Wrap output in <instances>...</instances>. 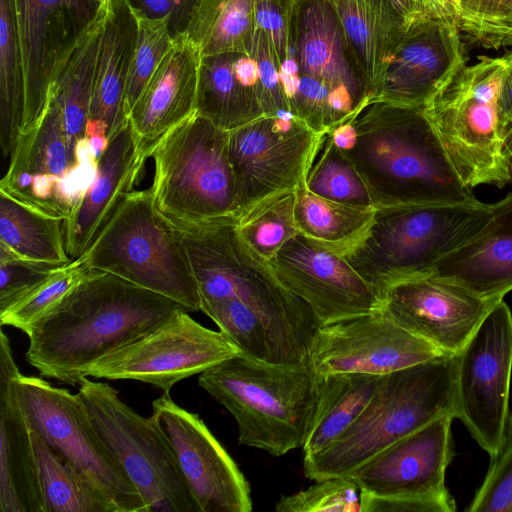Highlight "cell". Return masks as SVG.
I'll use <instances>...</instances> for the list:
<instances>
[{
  "label": "cell",
  "instance_id": "cell-25",
  "mask_svg": "<svg viewBox=\"0 0 512 512\" xmlns=\"http://www.w3.org/2000/svg\"><path fill=\"white\" fill-rule=\"evenodd\" d=\"M9 339L0 337V512H44L31 429L14 379L19 373Z\"/></svg>",
  "mask_w": 512,
  "mask_h": 512
},
{
  "label": "cell",
  "instance_id": "cell-13",
  "mask_svg": "<svg viewBox=\"0 0 512 512\" xmlns=\"http://www.w3.org/2000/svg\"><path fill=\"white\" fill-rule=\"evenodd\" d=\"M512 313L504 300L493 305L456 355V418L491 457L509 426Z\"/></svg>",
  "mask_w": 512,
  "mask_h": 512
},
{
  "label": "cell",
  "instance_id": "cell-15",
  "mask_svg": "<svg viewBox=\"0 0 512 512\" xmlns=\"http://www.w3.org/2000/svg\"><path fill=\"white\" fill-rule=\"evenodd\" d=\"M318 134L293 115H264L229 131L237 217L260 199L303 182Z\"/></svg>",
  "mask_w": 512,
  "mask_h": 512
},
{
  "label": "cell",
  "instance_id": "cell-10",
  "mask_svg": "<svg viewBox=\"0 0 512 512\" xmlns=\"http://www.w3.org/2000/svg\"><path fill=\"white\" fill-rule=\"evenodd\" d=\"M77 395L100 439L140 493L147 512H200L156 420L124 403L105 382L83 377Z\"/></svg>",
  "mask_w": 512,
  "mask_h": 512
},
{
  "label": "cell",
  "instance_id": "cell-30",
  "mask_svg": "<svg viewBox=\"0 0 512 512\" xmlns=\"http://www.w3.org/2000/svg\"><path fill=\"white\" fill-rule=\"evenodd\" d=\"M383 379L359 373L318 375L316 403L301 447L304 457L332 445L358 419Z\"/></svg>",
  "mask_w": 512,
  "mask_h": 512
},
{
  "label": "cell",
  "instance_id": "cell-49",
  "mask_svg": "<svg viewBox=\"0 0 512 512\" xmlns=\"http://www.w3.org/2000/svg\"><path fill=\"white\" fill-rule=\"evenodd\" d=\"M455 501L379 497L361 492V512H453Z\"/></svg>",
  "mask_w": 512,
  "mask_h": 512
},
{
  "label": "cell",
  "instance_id": "cell-31",
  "mask_svg": "<svg viewBox=\"0 0 512 512\" xmlns=\"http://www.w3.org/2000/svg\"><path fill=\"white\" fill-rule=\"evenodd\" d=\"M239 53L202 56L196 112L231 131L265 115L257 90L237 75Z\"/></svg>",
  "mask_w": 512,
  "mask_h": 512
},
{
  "label": "cell",
  "instance_id": "cell-52",
  "mask_svg": "<svg viewBox=\"0 0 512 512\" xmlns=\"http://www.w3.org/2000/svg\"><path fill=\"white\" fill-rule=\"evenodd\" d=\"M395 9L406 19L410 20L425 14L414 0H390Z\"/></svg>",
  "mask_w": 512,
  "mask_h": 512
},
{
  "label": "cell",
  "instance_id": "cell-43",
  "mask_svg": "<svg viewBox=\"0 0 512 512\" xmlns=\"http://www.w3.org/2000/svg\"><path fill=\"white\" fill-rule=\"evenodd\" d=\"M467 36L485 48L512 46V0H459Z\"/></svg>",
  "mask_w": 512,
  "mask_h": 512
},
{
  "label": "cell",
  "instance_id": "cell-11",
  "mask_svg": "<svg viewBox=\"0 0 512 512\" xmlns=\"http://www.w3.org/2000/svg\"><path fill=\"white\" fill-rule=\"evenodd\" d=\"M14 383L30 429L81 474L115 512H147L140 493L100 439L77 394L20 372Z\"/></svg>",
  "mask_w": 512,
  "mask_h": 512
},
{
  "label": "cell",
  "instance_id": "cell-12",
  "mask_svg": "<svg viewBox=\"0 0 512 512\" xmlns=\"http://www.w3.org/2000/svg\"><path fill=\"white\" fill-rule=\"evenodd\" d=\"M98 159L87 137L72 148L61 112L49 99L41 119L21 133L0 191L54 217L67 219L97 176Z\"/></svg>",
  "mask_w": 512,
  "mask_h": 512
},
{
  "label": "cell",
  "instance_id": "cell-17",
  "mask_svg": "<svg viewBox=\"0 0 512 512\" xmlns=\"http://www.w3.org/2000/svg\"><path fill=\"white\" fill-rule=\"evenodd\" d=\"M152 408L200 512L251 511L248 482L200 416L177 405L169 393Z\"/></svg>",
  "mask_w": 512,
  "mask_h": 512
},
{
  "label": "cell",
  "instance_id": "cell-51",
  "mask_svg": "<svg viewBox=\"0 0 512 512\" xmlns=\"http://www.w3.org/2000/svg\"><path fill=\"white\" fill-rule=\"evenodd\" d=\"M499 113L501 136L504 141L512 127V62L502 82Z\"/></svg>",
  "mask_w": 512,
  "mask_h": 512
},
{
  "label": "cell",
  "instance_id": "cell-44",
  "mask_svg": "<svg viewBox=\"0 0 512 512\" xmlns=\"http://www.w3.org/2000/svg\"><path fill=\"white\" fill-rule=\"evenodd\" d=\"M468 512H512V416L506 435Z\"/></svg>",
  "mask_w": 512,
  "mask_h": 512
},
{
  "label": "cell",
  "instance_id": "cell-36",
  "mask_svg": "<svg viewBox=\"0 0 512 512\" xmlns=\"http://www.w3.org/2000/svg\"><path fill=\"white\" fill-rule=\"evenodd\" d=\"M25 82L15 0H0V147L10 156L21 133Z\"/></svg>",
  "mask_w": 512,
  "mask_h": 512
},
{
  "label": "cell",
  "instance_id": "cell-27",
  "mask_svg": "<svg viewBox=\"0 0 512 512\" xmlns=\"http://www.w3.org/2000/svg\"><path fill=\"white\" fill-rule=\"evenodd\" d=\"M491 207L493 215L487 225L436 262L428 274L499 301L512 290V193Z\"/></svg>",
  "mask_w": 512,
  "mask_h": 512
},
{
  "label": "cell",
  "instance_id": "cell-26",
  "mask_svg": "<svg viewBox=\"0 0 512 512\" xmlns=\"http://www.w3.org/2000/svg\"><path fill=\"white\" fill-rule=\"evenodd\" d=\"M129 121L109 138L98 160L95 181L64 222L66 250L79 258L111 218L124 197L134 190L144 168Z\"/></svg>",
  "mask_w": 512,
  "mask_h": 512
},
{
  "label": "cell",
  "instance_id": "cell-20",
  "mask_svg": "<svg viewBox=\"0 0 512 512\" xmlns=\"http://www.w3.org/2000/svg\"><path fill=\"white\" fill-rule=\"evenodd\" d=\"M289 48L295 74L324 84L347 120L372 99L367 78L328 0H294Z\"/></svg>",
  "mask_w": 512,
  "mask_h": 512
},
{
  "label": "cell",
  "instance_id": "cell-3",
  "mask_svg": "<svg viewBox=\"0 0 512 512\" xmlns=\"http://www.w3.org/2000/svg\"><path fill=\"white\" fill-rule=\"evenodd\" d=\"M168 222L186 252L201 305L223 299L242 303L267 325L282 364L307 363L310 342L322 324L310 306L286 289L268 262L244 242L237 217L199 224Z\"/></svg>",
  "mask_w": 512,
  "mask_h": 512
},
{
  "label": "cell",
  "instance_id": "cell-42",
  "mask_svg": "<svg viewBox=\"0 0 512 512\" xmlns=\"http://www.w3.org/2000/svg\"><path fill=\"white\" fill-rule=\"evenodd\" d=\"M275 509L277 512H361V490L350 475L329 477L281 497Z\"/></svg>",
  "mask_w": 512,
  "mask_h": 512
},
{
  "label": "cell",
  "instance_id": "cell-28",
  "mask_svg": "<svg viewBox=\"0 0 512 512\" xmlns=\"http://www.w3.org/2000/svg\"><path fill=\"white\" fill-rule=\"evenodd\" d=\"M136 37L137 22L128 1L105 0L88 118L105 121L109 138L129 121L125 93Z\"/></svg>",
  "mask_w": 512,
  "mask_h": 512
},
{
  "label": "cell",
  "instance_id": "cell-46",
  "mask_svg": "<svg viewBox=\"0 0 512 512\" xmlns=\"http://www.w3.org/2000/svg\"><path fill=\"white\" fill-rule=\"evenodd\" d=\"M249 56L257 64L259 95L265 115H292L280 78L281 67L267 37L258 28Z\"/></svg>",
  "mask_w": 512,
  "mask_h": 512
},
{
  "label": "cell",
  "instance_id": "cell-41",
  "mask_svg": "<svg viewBox=\"0 0 512 512\" xmlns=\"http://www.w3.org/2000/svg\"><path fill=\"white\" fill-rule=\"evenodd\" d=\"M133 13L137 22V37L125 93L127 118L173 41L168 18L151 19Z\"/></svg>",
  "mask_w": 512,
  "mask_h": 512
},
{
  "label": "cell",
  "instance_id": "cell-21",
  "mask_svg": "<svg viewBox=\"0 0 512 512\" xmlns=\"http://www.w3.org/2000/svg\"><path fill=\"white\" fill-rule=\"evenodd\" d=\"M465 66L458 28L419 15L409 20L372 99L424 107Z\"/></svg>",
  "mask_w": 512,
  "mask_h": 512
},
{
  "label": "cell",
  "instance_id": "cell-37",
  "mask_svg": "<svg viewBox=\"0 0 512 512\" xmlns=\"http://www.w3.org/2000/svg\"><path fill=\"white\" fill-rule=\"evenodd\" d=\"M303 183L322 197L347 205L373 207L368 190L346 155L335 145L329 131L318 134Z\"/></svg>",
  "mask_w": 512,
  "mask_h": 512
},
{
  "label": "cell",
  "instance_id": "cell-32",
  "mask_svg": "<svg viewBox=\"0 0 512 512\" xmlns=\"http://www.w3.org/2000/svg\"><path fill=\"white\" fill-rule=\"evenodd\" d=\"M65 219L36 210L0 191V244L36 262L64 266L67 253Z\"/></svg>",
  "mask_w": 512,
  "mask_h": 512
},
{
  "label": "cell",
  "instance_id": "cell-47",
  "mask_svg": "<svg viewBox=\"0 0 512 512\" xmlns=\"http://www.w3.org/2000/svg\"><path fill=\"white\" fill-rule=\"evenodd\" d=\"M294 0H254L257 28L267 37L282 68L290 58L289 36Z\"/></svg>",
  "mask_w": 512,
  "mask_h": 512
},
{
  "label": "cell",
  "instance_id": "cell-8",
  "mask_svg": "<svg viewBox=\"0 0 512 512\" xmlns=\"http://www.w3.org/2000/svg\"><path fill=\"white\" fill-rule=\"evenodd\" d=\"M112 273L200 311L198 286L181 240L156 209L150 189L132 190L80 256Z\"/></svg>",
  "mask_w": 512,
  "mask_h": 512
},
{
  "label": "cell",
  "instance_id": "cell-33",
  "mask_svg": "<svg viewBox=\"0 0 512 512\" xmlns=\"http://www.w3.org/2000/svg\"><path fill=\"white\" fill-rule=\"evenodd\" d=\"M295 221L300 233L344 255L367 230L375 208L347 205L310 192L302 182L295 189Z\"/></svg>",
  "mask_w": 512,
  "mask_h": 512
},
{
  "label": "cell",
  "instance_id": "cell-7",
  "mask_svg": "<svg viewBox=\"0 0 512 512\" xmlns=\"http://www.w3.org/2000/svg\"><path fill=\"white\" fill-rule=\"evenodd\" d=\"M512 52L463 67L425 106L444 150L465 185L511 181L503 153L499 102Z\"/></svg>",
  "mask_w": 512,
  "mask_h": 512
},
{
  "label": "cell",
  "instance_id": "cell-19",
  "mask_svg": "<svg viewBox=\"0 0 512 512\" xmlns=\"http://www.w3.org/2000/svg\"><path fill=\"white\" fill-rule=\"evenodd\" d=\"M497 302L427 274L391 285L380 311L442 354L456 356Z\"/></svg>",
  "mask_w": 512,
  "mask_h": 512
},
{
  "label": "cell",
  "instance_id": "cell-40",
  "mask_svg": "<svg viewBox=\"0 0 512 512\" xmlns=\"http://www.w3.org/2000/svg\"><path fill=\"white\" fill-rule=\"evenodd\" d=\"M200 311L214 321L241 354L265 363L282 364L277 344L267 325L242 303L223 299L201 305Z\"/></svg>",
  "mask_w": 512,
  "mask_h": 512
},
{
  "label": "cell",
  "instance_id": "cell-58",
  "mask_svg": "<svg viewBox=\"0 0 512 512\" xmlns=\"http://www.w3.org/2000/svg\"><path fill=\"white\" fill-rule=\"evenodd\" d=\"M98 1H99L100 3H104V2H105V0H98Z\"/></svg>",
  "mask_w": 512,
  "mask_h": 512
},
{
  "label": "cell",
  "instance_id": "cell-23",
  "mask_svg": "<svg viewBox=\"0 0 512 512\" xmlns=\"http://www.w3.org/2000/svg\"><path fill=\"white\" fill-rule=\"evenodd\" d=\"M201 53L183 33L175 37L128 120L142 163L159 141L196 112Z\"/></svg>",
  "mask_w": 512,
  "mask_h": 512
},
{
  "label": "cell",
  "instance_id": "cell-1",
  "mask_svg": "<svg viewBox=\"0 0 512 512\" xmlns=\"http://www.w3.org/2000/svg\"><path fill=\"white\" fill-rule=\"evenodd\" d=\"M180 309L176 301L92 269L29 333L26 360L42 377L78 386L99 359Z\"/></svg>",
  "mask_w": 512,
  "mask_h": 512
},
{
  "label": "cell",
  "instance_id": "cell-53",
  "mask_svg": "<svg viewBox=\"0 0 512 512\" xmlns=\"http://www.w3.org/2000/svg\"><path fill=\"white\" fill-rule=\"evenodd\" d=\"M108 133L109 126L105 121L88 118L85 126V137L93 138L99 136H108Z\"/></svg>",
  "mask_w": 512,
  "mask_h": 512
},
{
  "label": "cell",
  "instance_id": "cell-16",
  "mask_svg": "<svg viewBox=\"0 0 512 512\" xmlns=\"http://www.w3.org/2000/svg\"><path fill=\"white\" fill-rule=\"evenodd\" d=\"M442 354L380 310L321 325L307 363L320 376L359 373L385 376Z\"/></svg>",
  "mask_w": 512,
  "mask_h": 512
},
{
  "label": "cell",
  "instance_id": "cell-2",
  "mask_svg": "<svg viewBox=\"0 0 512 512\" xmlns=\"http://www.w3.org/2000/svg\"><path fill=\"white\" fill-rule=\"evenodd\" d=\"M342 151L374 208L420 203H476L451 164L424 107L372 99L352 118Z\"/></svg>",
  "mask_w": 512,
  "mask_h": 512
},
{
  "label": "cell",
  "instance_id": "cell-5",
  "mask_svg": "<svg viewBox=\"0 0 512 512\" xmlns=\"http://www.w3.org/2000/svg\"><path fill=\"white\" fill-rule=\"evenodd\" d=\"M317 378L308 363L271 364L239 354L201 373L198 383L234 417L239 444L278 457L304 443Z\"/></svg>",
  "mask_w": 512,
  "mask_h": 512
},
{
  "label": "cell",
  "instance_id": "cell-29",
  "mask_svg": "<svg viewBox=\"0 0 512 512\" xmlns=\"http://www.w3.org/2000/svg\"><path fill=\"white\" fill-rule=\"evenodd\" d=\"M328 1L341 20L373 98L409 20L395 9L390 0Z\"/></svg>",
  "mask_w": 512,
  "mask_h": 512
},
{
  "label": "cell",
  "instance_id": "cell-55",
  "mask_svg": "<svg viewBox=\"0 0 512 512\" xmlns=\"http://www.w3.org/2000/svg\"><path fill=\"white\" fill-rule=\"evenodd\" d=\"M422 9V11L430 16L439 17L448 20L438 5L436 4L435 0H414ZM449 21V20H448Z\"/></svg>",
  "mask_w": 512,
  "mask_h": 512
},
{
  "label": "cell",
  "instance_id": "cell-6",
  "mask_svg": "<svg viewBox=\"0 0 512 512\" xmlns=\"http://www.w3.org/2000/svg\"><path fill=\"white\" fill-rule=\"evenodd\" d=\"M491 204L420 203L375 208L359 241L343 256L379 294L427 275L441 258L474 238L490 221Z\"/></svg>",
  "mask_w": 512,
  "mask_h": 512
},
{
  "label": "cell",
  "instance_id": "cell-35",
  "mask_svg": "<svg viewBox=\"0 0 512 512\" xmlns=\"http://www.w3.org/2000/svg\"><path fill=\"white\" fill-rule=\"evenodd\" d=\"M44 512H115L109 502L31 430Z\"/></svg>",
  "mask_w": 512,
  "mask_h": 512
},
{
  "label": "cell",
  "instance_id": "cell-9",
  "mask_svg": "<svg viewBox=\"0 0 512 512\" xmlns=\"http://www.w3.org/2000/svg\"><path fill=\"white\" fill-rule=\"evenodd\" d=\"M228 139L229 131L195 112L159 141L149 189L164 218L199 224L237 217Z\"/></svg>",
  "mask_w": 512,
  "mask_h": 512
},
{
  "label": "cell",
  "instance_id": "cell-48",
  "mask_svg": "<svg viewBox=\"0 0 512 512\" xmlns=\"http://www.w3.org/2000/svg\"><path fill=\"white\" fill-rule=\"evenodd\" d=\"M132 10L147 18L169 19L172 38L183 34L193 15L198 0H127Z\"/></svg>",
  "mask_w": 512,
  "mask_h": 512
},
{
  "label": "cell",
  "instance_id": "cell-56",
  "mask_svg": "<svg viewBox=\"0 0 512 512\" xmlns=\"http://www.w3.org/2000/svg\"><path fill=\"white\" fill-rule=\"evenodd\" d=\"M503 153L510 166L512 162V127L503 141Z\"/></svg>",
  "mask_w": 512,
  "mask_h": 512
},
{
  "label": "cell",
  "instance_id": "cell-38",
  "mask_svg": "<svg viewBox=\"0 0 512 512\" xmlns=\"http://www.w3.org/2000/svg\"><path fill=\"white\" fill-rule=\"evenodd\" d=\"M295 200V189L282 190L260 199L237 217L241 238L267 262L299 232Z\"/></svg>",
  "mask_w": 512,
  "mask_h": 512
},
{
  "label": "cell",
  "instance_id": "cell-45",
  "mask_svg": "<svg viewBox=\"0 0 512 512\" xmlns=\"http://www.w3.org/2000/svg\"><path fill=\"white\" fill-rule=\"evenodd\" d=\"M59 267L22 258L0 244V311Z\"/></svg>",
  "mask_w": 512,
  "mask_h": 512
},
{
  "label": "cell",
  "instance_id": "cell-50",
  "mask_svg": "<svg viewBox=\"0 0 512 512\" xmlns=\"http://www.w3.org/2000/svg\"><path fill=\"white\" fill-rule=\"evenodd\" d=\"M66 16L79 36L98 16L103 3L98 0H62Z\"/></svg>",
  "mask_w": 512,
  "mask_h": 512
},
{
  "label": "cell",
  "instance_id": "cell-24",
  "mask_svg": "<svg viewBox=\"0 0 512 512\" xmlns=\"http://www.w3.org/2000/svg\"><path fill=\"white\" fill-rule=\"evenodd\" d=\"M15 2L25 82L21 133H27L44 114L52 83L78 36L62 0Z\"/></svg>",
  "mask_w": 512,
  "mask_h": 512
},
{
  "label": "cell",
  "instance_id": "cell-54",
  "mask_svg": "<svg viewBox=\"0 0 512 512\" xmlns=\"http://www.w3.org/2000/svg\"><path fill=\"white\" fill-rule=\"evenodd\" d=\"M89 145L96 156V158L99 160V158L102 156V154L105 152L109 145V137L108 136H99V137H93L88 138Z\"/></svg>",
  "mask_w": 512,
  "mask_h": 512
},
{
  "label": "cell",
  "instance_id": "cell-4",
  "mask_svg": "<svg viewBox=\"0 0 512 512\" xmlns=\"http://www.w3.org/2000/svg\"><path fill=\"white\" fill-rule=\"evenodd\" d=\"M456 356L431 360L384 376L358 419L328 448L304 457V473L318 481L349 475L399 439L445 416L456 417Z\"/></svg>",
  "mask_w": 512,
  "mask_h": 512
},
{
  "label": "cell",
  "instance_id": "cell-57",
  "mask_svg": "<svg viewBox=\"0 0 512 512\" xmlns=\"http://www.w3.org/2000/svg\"><path fill=\"white\" fill-rule=\"evenodd\" d=\"M510 173H511V181H512V162L510 164Z\"/></svg>",
  "mask_w": 512,
  "mask_h": 512
},
{
  "label": "cell",
  "instance_id": "cell-22",
  "mask_svg": "<svg viewBox=\"0 0 512 512\" xmlns=\"http://www.w3.org/2000/svg\"><path fill=\"white\" fill-rule=\"evenodd\" d=\"M452 417L438 418L384 448L349 475L379 497L454 501L445 486L452 459Z\"/></svg>",
  "mask_w": 512,
  "mask_h": 512
},
{
  "label": "cell",
  "instance_id": "cell-18",
  "mask_svg": "<svg viewBox=\"0 0 512 512\" xmlns=\"http://www.w3.org/2000/svg\"><path fill=\"white\" fill-rule=\"evenodd\" d=\"M268 264L290 292L305 301L322 325L381 309V298L346 261L298 232Z\"/></svg>",
  "mask_w": 512,
  "mask_h": 512
},
{
  "label": "cell",
  "instance_id": "cell-39",
  "mask_svg": "<svg viewBox=\"0 0 512 512\" xmlns=\"http://www.w3.org/2000/svg\"><path fill=\"white\" fill-rule=\"evenodd\" d=\"M91 270L83 257L57 268L0 311L1 325L13 326L29 335L34 325L72 292Z\"/></svg>",
  "mask_w": 512,
  "mask_h": 512
},
{
  "label": "cell",
  "instance_id": "cell-14",
  "mask_svg": "<svg viewBox=\"0 0 512 512\" xmlns=\"http://www.w3.org/2000/svg\"><path fill=\"white\" fill-rule=\"evenodd\" d=\"M180 309L139 337L95 362L87 376L137 380L169 393L179 381L241 354L224 333L195 321Z\"/></svg>",
  "mask_w": 512,
  "mask_h": 512
},
{
  "label": "cell",
  "instance_id": "cell-34",
  "mask_svg": "<svg viewBox=\"0 0 512 512\" xmlns=\"http://www.w3.org/2000/svg\"><path fill=\"white\" fill-rule=\"evenodd\" d=\"M256 30L254 0H198L184 33L201 56L249 55Z\"/></svg>",
  "mask_w": 512,
  "mask_h": 512
}]
</instances>
